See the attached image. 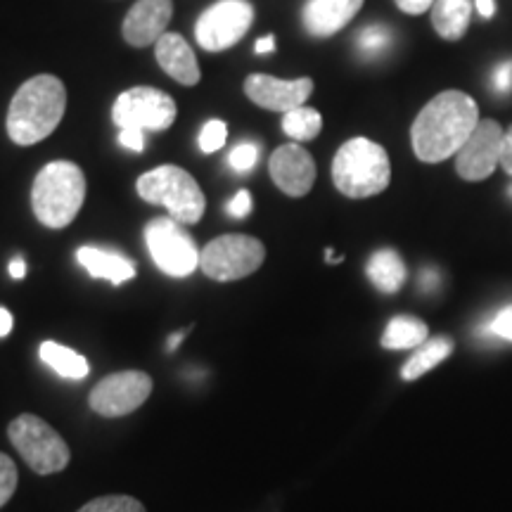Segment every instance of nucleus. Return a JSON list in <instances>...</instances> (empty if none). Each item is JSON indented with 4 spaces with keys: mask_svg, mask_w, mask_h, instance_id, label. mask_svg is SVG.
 I'll use <instances>...</instances> for the list:
<instances>
[{
    "mask_svg": "<svg viewBox=\"0 0 512 512\" xmlns=\"http://www.w3.org/2000/svg\"><path fill=\"white\" fill-rule=\"evenodd\" d=\"M479 124V107L472 95L444 91L422 107L411 128L413 152L420 162L439 164L458 155Z\"/></svg>",
    "mask_w": 512,
    "mask_h": 512,
    "instance_id": "f257e3e1",
    "label": "nucleus"
},
{
    "mask_svg": "<svg viewBox=\"0 0 512 512\" xmlns=\"http://www.w3.org/2000/svg\"><path fill=\"white\" fill-rule=\"evenodd\" d=\"M67 110V88L53 74L24 81L10 102L8 136L15 145L29 147L46 140L60 126Z\"/></svg>",
    "mask_w": 512,
    "mask_h": 512,
    "instance_id": "f03ea898",
    "label": "nucleus"
},
{
    "mask_svg": "<svg viewBox=\"0 0 512 512\" xmlns=\"http://www.w3.org/2000/svg\"><path fill=\"white\" fill-rule=\"evenodd\" d=\"M86 200V176L74 162H50L31 188V209L46 228H67Z\"/></svg>",
    "mask_w": 512,
    "mask_h": 512,
    "instance_id": "7ed1b4c3",
    "label": "nucleus"
},
{
    "mask_svg": "<svg viewBox=\"0 0 512 512\" xmlns=\"http://www.w3.org/2000/svg\"><path fill=\"white\" fill-rule=\"evenodd\" d=\"M332 181H335V188L351 200L380 195L392 181L387 150L368 138L347 140L332 159Z\"/></svg>",
    "mask_w": 512,
    "mask_h": 512,
    "instance_id": "20e7f679",
    "label": "nucleus"
},
{
    "mask_svg": "<svg viewBox=\"0 0 512 512\" xmlns=\"http://www.w3.org/2000/svg\"><path fill=\"white\" fill-rule=\"evenodd\" d=\"M138 195L145 202L169 211V216L183 226H195L207 209V197L195 178L181 166L164 164L138 178Z\"/></svg>",
    "mask_w": 512,
    "mask_h": 512,
    "instance_id": "39448f33",
    "label": "nucleus"
},
{
    "mask_svg": "<svg viewBox=\"0 0 512 512\" xmlns=\"http://www.w3.org/2000/svg\"><path fill=\"white\" fill-rule=\"evenodd\" d=\"M8 437L19 456L24 458L36 475H57L72 460L67 441L57 434L46 420L24 413L10 422Z\"/></svg>",
    "mask_w": 512,
    "mask_h": 512,
    "instance_id": "423d86ee",
    "label": "nucleus"
},
{
    "mask_svg": "<svg viewBox=\"0 0 512 512\" xmlns=\"http://www.w3.org/2000/svg\"><path fill=\"white\" fill-rule=\"evenodd\" d=\"M266 259L264 242L252 238V235H221L211 240L200 252L202 273L219 283H233V280L247 278L259 271Z\"/></svg>",
    "mask_w": 512,
    "mask_h": 512,
    "instance_id": "0eeeda50",
    "label": "nucleus"
},
{
    "mask_svg": "<svg viewBox=\"0 0 512 512\" xmlns=\"http://www.w3.org/2000/svg\"><path fill=\"white\" fill-rule=\"evenodd\" d=\"M145 245L157 268L171 278H188L200 268V249L190 238L183 223L162 216L152 219L145 228Z\"/></svg>",
    "mask_w": 512,
    "mask_h": 512,
    "instance_id": "6e6552de",
    "label": "nucleus"
},
{
    "mask_svg": "<svg viewBox=\"0 0 512 512\" xmlns=\"http://www.w3.org/2000/svg\"><path fill=\"white\" fill-rule=\"evenodd\" d=\"M176 102L171 95L150 86L128 88L112 107V121L119 128L166 131L176 121Z\"/></svg>",
    "mask_w": 512,
    "mask_h": 512,
    "instance_id": "1a4fd4ad",
    "label": "nucleus"
},
{
    "mask_svg": "<svg viewBox=\"0 0 512 512\" xmlns=\"http://www.w3.org/2000/svg\"><path fill=\"white\" fill-rule=\"evenodd\" d=\"M254 22V5L249 0H219L197 19V43L209 53L233 48L240 43Z\"/></svg>",
    "mask_w": 512,
    "mask_h": 512,
    "instance_id": "9d476101",
    "label": "nucleus"
},
{
    "mask_svg": "<svg viewBox=\"0 0 512 512\" xmlns=\"http://www.w3.org/2000/svg\"><path fill=\"white\" fill-rule=\"evenodd\" d=\"M152 394V377L143 370H121L95 384L88 403L102 418H124L138 411Z\"/></svg>",
    "mask_w": 512,
    "mask_h": 512,
    "instance_id": "9b49d317",
    "label": "nucleus"
},
{
    "mask_svg": "<svg viewBox=\"0 0 512 512\" xmlns=\"http://www.w3.org/2000/svg\"><path fill=\"white\" fill-rule=\"evenodd\" d=\"M505 128L494 119H479L472 136L456 155V171L465 181H486L501 166Z\"/></svg>",
    "mask_w": 512,
    "mask_h": 512,
    "instance_id": "f8f14e48",
    "label": "nucleus"
},
{
    "mask_svg": "<svg viewBox=\"0 0 512 512\" xmlns=\"http://www.w3.org/2000/svg\"><path fill=\"white\" fill-rule=\"evenodd\" d=\"M245 93L254 105L287 114L309 100V95L313 93V79L302 76V79L283 81L268 74H249L245 81Z\"/></svg>",
    "mask_w": 512,
    "mask_h": 512,
    "instance_id": "ddd939ff",
    "label": "nucleus"
},
{
    "mask_svg": "<svg viewBox=\"0 0 512 512\" xmlns=\"http://www.w3.org/2000/svg\"><path fill=\"white\" fill-rule=\"evenodd\" d=\"M268 171L273 183L290 197L309 195L318 176L316 162L299 143L280 145L271 155Z\"/></svg>",
    "mask_w": 512,
    "mask_h": 512,
    "instance_id": "4468645a",
    "label": "nucleus"
},
{
    "mask_svg": "<svg viewBox=\"0 0 512 512\" xmlns=\"http://www.w3.org/2000/svg\"><path fill=\"white\" fill-rule=\"evenodd\" d=\"M171 15H174V3L171 0H138L124 19V34L126 43L133 48H145L157 43L166 34Z\"/></svg>",
    "mask_w": 512,
    "mask_h": 512,
    "instance_id": "2eb2a0df",
    "label": "nucleus"
},
{
    "mask_svg": "<svg viewBox=\"0 0 512 512\" xmlns=\"http://www.w3.org/2000/svg\"><path fill=\"white\" fill-rule=\"evenodd\" d=\"M361 8L363 0H306L302 10L304 29L316 38L335 36Z\"/></svg>",
    "mask_w": 512,
    "mask_h": 512,
    "instance_id": "dca6fc26",
    "label": "nucleus"
},
{
    "mask_svg": "<svg viewBox=\"0 0 512 512\" xmlns=\"http://www.w3.org/2000/svg\"><path fill=\"white\" fill-rule=\"evenodd\" d=\"M155 55L159 67L164 69L171 79L183 83V86H195L200 83V64L181 34H164L155 43Z\"/></svg>",
    "mask_w": 512,
    "mask_h": 512,
    "instance_id": "f3484780",
    "label": "nucleus"
},
{
    "mask_svg": "<svg viewBox=\"0 0 512 512\" xmlns=\"http://www.w3.org/2000/svg\"><path fill=\"white\" fill-rule=\"evenodd\" d=\"M76 261L86 268V273L91 278L98 280H110L112 285L128 283V280L136 278V264L131 259H126L124 254L112 252V249H100V247H79L76 252Z\"/></svg>",
    "mask_w": 512,
    "mask_h": 512,
    "instance_id": "a211bd4d",
    "label": "nucleus"
},
{
    "mask_svg": "<svg viewBox=\"0 0 512 512\" xmlns=\"http://www.w3.org/2000/svg\"><path fill=\"white\" fill-rule=\"evenodd\" d=\"M472 22V0H437L432 5V27L446 41H460Z\"/></svg>",
    "mask_w": 512,
    "mask_h": 512,
    "instance_id": "6ab92c4d",
    "label": "nucleus"
},
{
    "mask_svg": "<svg viewBox=\"0 0 512 512\" xmlns=\"http://www.w3.org/2000/svg\"><path fill=\"white\" fill-rule=\"evenodd\" d=\"M366 273L377 290L384 294L399 292L403 283H406V264L394 249H377V252L370 256Z\"/></svg>",
    "mask_w": 512,
    "mask_h": 512,
    "instance_id": "aec40b11",
    "label": "nucleus"
},
{
    "mask_svg": "<svg viewBox=\"0 0 512 512\" xmlns=\"http://www.w3.org/2000/svg\"><path fill=\"white\" fill-rule=\"evenodd\" d=\"M453 354V342L448 337H434L430 342L420 344L415 349V354L408 358L406 366L401 368V377L406 382H413L422 377L425 373H430L432 368H437L441 361H446L448 356Z\"/></svg>",
    "mask_w": 512,
    "mask_h": 512,
    "instance_id": "412c9836",
    "label": "nucleus"
},
{
    "mask_svg": "<svg viewBox=\"0 0 512 512\" xmlns=\"http://www.w3.org/2000/svg\"><path fill=\"white\" fill-rule=\"evenodd\" d=\"M38 354H41V361L50 370H55L60 377H67V380H83V377H88V373H91V363L86 358L76 354L74 349L50 342V339L41 344Z\"/></svg>",
    "mask_w": 512,
    "mask_h": 512,
    "instance_id": "4be33fe9",
    "label": "nucleus"
},
{
    "mask_svg": "<svg viewBox=\"0 0 512 512\" xmlns=\"http://www.w3.org/2000/svg\"><path fill=\"white\" fill-rule=\"evenodd\" d=\"M430 330L420 318L413 316H396L389 320L387 330L382 335V347L401 351V349H418L420 344L427 342Z\"/></svg>",
    "mask_w": 512,
    "mask_h": 512,
    "instance_id": "5701e85b",
    "label": "nucleus"
},
{
    "mask_svg": "<svg viewBox=\"0 0 512 512\" xmlns=\"http://www.w3.org/2000/svg\"><path fill=\"white\" fill-rule=\"evenodd\" d=\"M320 128H323V117L313 107L302 105L297 110L283 114V131L294 143H306V140L318 138Z\"/></svg>",
    "mask_w": 512,
    "mask_h": 512,
    "instance_id": "b1692460",
    "label": "nucleus"
},
{
    "mask_svg": "<svg viewBox=\"0 0 512 512\" xmlns=\"http://www.w3.org/2000/svg\"><path fill=\"white\" fill-rule=\"evenodd\" d=\"M392 41H394L392 29L384 27V24H368L366 29L358 31L356 48L363 57H377L387 53L389 46H392Z\"/></svg>",
    "mask_w": 512,
    "mask_h": 512,
    "instance_id": "393cba45",
    "label": "nucleus"
},
{
    "mask_svg": "<svg viewBox=\"0 0 512 512\" xmlns=\"http://www.w3.org/2000/svg\"><path fill=\"white\" fill-rule=\"evenodd\" d=\"M79 512H147L145 505L133 496H102L86 503Z\"/></svg>",
    "mask_w": 512,
    "mask_h": 512,
    "instance_id": "a878e982",
    "label": "nucleus"
},
{
    "mask_svg": "<svg viewBox=\"0 0 512 512\" xmlns=\"http://www.w3.org/2000/svg\"><path fill=\"white\" fill-rule=\"evenodd\" d=\"M261 157V147L254 143V140H242L230 150L228 155V164L230 169L238 171V174H247V171L254 169V164L259 162Z\"/></svg>",
    "mask_w": 512,
    "mask_h": 512,
    "instance_id": "bb28decb",
    "label": "nucleus"
},
{
    "mask_svg": "<svg viewBox=\"0 0 512 512\" xmlns=\"http://www.w3.org/2000/svg\"><path fill=\"white\" fill-rule=\"evenodd\" d=\"M228 140V126L226 121L221 119H211L207 124L202 126V133H200V150L204 155H211V152L221 150L223 145H226Z\"/></svg>",
    "mask_w": 512,
    "mask_h": 512,
    "instance_id": "cd10ccee",
    "label": "nucleus"
},
{
    "mask_svg": "<svg viewBox=\"0 0 512 512\" xmlns=\"http://www.w3.org/2000/svg\"><path fill=\"white\" fill-rule=\"evenodd\" d=\"M17 489V467L10 456L0 453V508L10 501Z\"/></svg>",
    "mask_w": 512,
    "mask_h": 512,
    "instance_id": "c85d7f7f",
    "label": "nucleus"
},
{
    "mask_svg": "<svg viewBox=\"0 0 512 512\" xmlns=\"http://www.w3.org/2000/svg\"><path fill=\"white\" fill-rule=\"evenodd\" d=\"M226 209L233 219H245V216H249V211H252V195L247 190L235 192V197L228 202Z\"/></svg>",
    "mask_w": 512,
    "mask_h": 512,
    "instance_id": "c756f323",
    "label": "nucleus"
},
{
    "mask_svg": "<svg viewBox=\"0 0 512 512\" xmlns=\"http://www.w3.org/2000/svg\"><path fill=\"white\" fill-rule=\"evenodd\" d=\"M491 332H494L496 337L505 339V342H512V306H505V309L498 313L494 323H491Z\"/></svg>",
    "mask_w": 512,
    "mask_h": 512,
    "instance_id": "7c9ffc66",
    "label": "nucleus"
},
{
    "mask_svg": "<svg viewBox=\"0 0 512 512\" xmlns=\"http://www.w3.org/2000/svg\"><path fill=\"white\" fill-rule=\"evenodd\" d=\"M119 143L124 145L126 150L143 152L145 150V131H140V128H121Z\"/></svg>",
    "mask_w": 512,
    "mask_h": 512,
    "instance_id": "2f4dec72",
    "label": "nucleus"
},
{
    "mask_svg": "<svg viewBox=\"0 0 512 512\" xmlns=\"http://www.w3.org/2000/svg\"><path fill=\"white\" fill-rule=\"evenodd\" d=\"M494 88H496V93H508L510 88H512V62H503V64H498L496 67V72H494Z\"/></svg>",
    "mask_w": 512,
    "mask_h": 512,
    "instance_id": "473e14b6",
    "label": "nucleus"
},
{
    "mask_svg": "<svg viewBox=\"0 0 512 512\" xmlns=\"http://www.w3.org/2000/svg\"><path fill=\"white\" fill-rule=\"evenodd\" d=\"M399 5V10L406 12V15H422V12L432 10V5L437 0H394Z\"/></svg>",
    "mask_w": 512,
    "mask_h": 512,
    "instance_id": "72a5a7b5",
    "label": "nucleus"
},
{
    "mask_svg": "<svg viewBox=\"0 0 512 512\" xmlns=\"http://www.w3.org/2000/svg\"><path fill=\"white\" fill-rule=\"evenodd\" d=\"M501 169L512 178V126L503 133V147H501Z\"/></svg>",
    "mask_w": 512,
    "mask_h": 512,
    "instance_id": "f704fd0d",
    "label": "nucleus"
},
{
    "mask_svg": "<svg viewBox=\"0 0 512 512\" xmlns=\"http://www.w3.org/2000/svg\"><path fill=\"white\" fill-rule=\"evenodd\" d=\"M12 328H15V318H12V313L8 309L0 306V337H8Z\"/></svg>",
    "mask_w": 512,
    "mask_h": 512,
    "instance_id": "c9c22d12",
    "label": "nucleus"
},
{
    "mask_svg": "<svg viewBox=\"0 0 512 512\" xmlns=\"http://www.w3.org/2000/svg\"><path fill=\"white\" fill-rule=\"evenodd\" d=\"M254 50L259 55H268V53H273L275 50V36L273 34H266L264 38H259V41L254 43Z\"/></svg>",
    "mask_w": 512,
    "mask_h": 512,
    "instance_id": "e433bc0d",
    "label": "nucleus"
},
{
    "mask_svg": "<svg viewBox=\"0 0 512 512\" xmlns=\"http://www.w3.org/2000/svg\"><path fill=\"white\" fill-rule=\"evenodd\" d=\"M10 275L15 280H22L24 275H27V264H24L22 256H15V259L10 261Z\"/></svg>",
    "mask_w": 512,
    "mask_h": 512,
    "instance_id": "4c0bfd02",
    "label": "nucleus"
},
{
    "mask_svg": "<svg viewBox=\"0 0 512 512\" xmlns=\"http://www.w3.org/2000/svg\"><path fill=\"white\" fill-rule=\"evenodd\" d=\"M475 8L479 15L489 19V17H494V12H496V0H477Z\"/></svg>",
    "mask_w": 512,
    "mask_h": 512,
    "instance_id": "58836bf2",
    "label": "nucleus"
},
{
    "mask_svg": "<svg viewBox=\"0 0 512 512\" xmlns=\"http://www.w3.org/2000/svg\"><path fill=\"white\" fill-rule=\"evenodd\" d=\"M181 339H183V332H176V335L169 339V351H174L178 344H181Z\"/></svg>",
    "mask_w": 512,
    "mask_h": 512,
    "instance_id": "ea45409f",
    "label": "nucleus"
}]
</instances>
